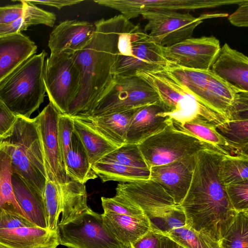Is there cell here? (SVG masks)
<instances>
[{
	"label": "cell",
	"instance_id": "cell-1",
	"mask_svg": "<svg viewBox=\"0 0 248 248\" xmlns=\"http://www.w3.org/2000/svg\"><path fill=\"white\" fill-rule=\"evenodd\" d=\"M131 23L122 15L94 23L95 30L92 39L72 54L80 73V89L66 114L72 117H88L108 91L114 77L112 71L119 36Z\"/></svg>",
	"mask_w": 248,
	"mask_h": 248
},
{
	"label": "cell",
	"instance_id": "cell-2",
	"mask_svg": "<svg viewBox=\"0 0 248 248\" xmlns=\"http://www.w3.org/2000/svg\"><path fill=\"white\" fill-rule=\"evenodd\" d=\"M46 55L45 50L33 55L0 83V102L16 117L30 118L44 102Z\"/></svg>",
	"mask_w": 248,
	"mask_h": 248
},
{
	"label": "cell",
	"instance_id": "cell-3",
	"mask_svg": "<svg viewBox=\"0 0 248 248\" xmlns=\"http://www.w3.org/2000/svg\"><path fill=\"white\" fill-rule=\"evenodd\" d=\"M136 75L156 92L166 110L162 114L172 121L183 123L202 118L217 125L227 120L205 106L165 69L155 72L138 71Z\"/></svg>",
	"mask_w": 248,
	"mask_h": 248
},
{
	"label": "cell",
	"instance_id": "cell-4",
	"mask_svg": "<svg viewBox=\"0 0 248 248\" xmlns=\"http://www.w3.org/2000/svg\"><path fill=\"white\" fill-rule=\"evenodd\" d=\"M3 140L10 146L13 171L43 195L46 175L34 119L17 117L10 135Z\"/></svg>",
	"mask_w": 248,
	"mask_h": 248
},
{
	"label": "cell",
	"instance_id": "cell-5",
	"mask_svg": "<svg viewBox=\"0 0 248 248\" xmlns=\"http://www.w3.org/2000/svg\"><path fill=\"white\" fill-rule=\"evenodd\" d=\"M168 61L159 46L149 41L148 34L131 22L119 36L112 73L114 76H135L138 71H160Z\"/></svg>",
	"mask_w": 248,
	"mask_h": 248
},
{
	"label": "cell",
	"instance_id": "cell-6",
	"mask_svg": "<svg viewBox=\"0 0 248 248\" xmlns=\"http://www.w3.org/2000/svg\"><path fill=\"white\" fill-rule=\"evenodd\" d=\"M138 145L149 169L194 156L204 149L215 150L196 137L176 129L171 122Z\"/></svg>",
	"mask_w": 248,
	"mask_h": 248
},
{
	"label": "cell",
	"instance_id": "cell-7",
	"mask_svg": "<svg viewBox=\"0 0 248 248\" xmlns=\"http://www.w3.org/2000/svg\"><path fill=\"white\" fill-rule=\"evenodd\" d=\"M44 82L49 102L60 113L67 114L80 89V73L72 54L50 53L45 63Z\"/></svg>",
	"mask_w": 248,
	"mask_h": 248
},
{
	"label": "cell",
	"instance_id": "cell-8",
	"mask_svg": "<svg viewBox=\"0 0 248 248\" xmlns=\"http://www.w3.org/2000/svg\"><path fill=\"white\" fill-rule=\"evenodd\" d=\"M59 245L68 248H127L105 225L101 214L89 207L73 220L58 224Z\"/></svg>",
	"mask_w": 248,
	"mask_h": 248
},
{
	"label": "cell",
	"instance_id": "cell-9",
	"mask_svg": "<svg viewBox=\"0 0 248 248\" xmlns=\"http://www.w3.org/2000/svg\"><path fill=\"white\" fill-rule=\"evenodd\" d=\"M147 23L144 31H149L148 40L162 46H169L192 37L196 28L203 20L223 17L227 13H210L195 17L189 13L155 10L141 14Z\"/></svg>",
	"mask_w": 248,
	"mask_h": 248
},
{
	"label": "cell",
	"instance_id": "cell-10",
	"mask_svg": "<svg viewBox=\"0 0 248 248\" xmlns=\"http://www.w3.org/2000/svg\"><path fill=\"white\" fill-rule=\"evenodd\" d=\"M158 102L156 92L140 77L114 76L111 86L88 116L127 110Z\"/></svg>",
	"mask_w": 248,
	"mask_h": 248
},
{
	"label": "cell",
	"instance_id": "cell-11",
	"mask_svg": "<svg viewBox=\"0 0 248 248\" xmlns=\"http://www.w3.org/2000/svg\"><path fill=\"white\" fill-rule=\"evenodd\" d=\"M56 232L37 226L15 212L0 210V248H56Z\"/></svg>",
	"mask_w": 248,
	"mask_h": 248
},
{
	"label": "cell",
	"instance_id": "cell-12",
	"mask_svg": "<svg viewBox=\"0 0 248 248\" xmlns=\"http://www.w3.org/2000/svg\"><path fill=\"white\" fill-rule=\"evenodd\" d=\"M148 218L152 230L163 235L186 226L184 212L180 204L159 186L142 192L135 201Z\"/></svg>",
	"mask_w": 248,
	"mask_h": 248
},
{
	"label": "cell",
	"instance_id": "cell-13",
	"mask_svg": "<svg viewBox=\"0 0 248 248\" xmlns=\"http://www.w3.org/2000/svg\"><path fill=\"white\" fill-rule=\"evenodd\" d=\"M61 113L49 102L34 120L43 155L46 179L58 186L69 182L62 160L58 139V123Z\"/></svg>",
	"mask_w": 248,
	"mask_h": 248
},
{
	"label": "cell",
	"instance_id": "cell-14",
	"mask_svg": "<svg viewBox=\"0 0 248 248\" xmlns=\"http://www.w3.org/2000/svg\"><path fill=\"white\" fill-rule=\"evenodd\" d=\"M220 47L219 40L213 35L191 37L169 46H159L168 61L183 67L204 70H210Z\"/></svg>",
	"mask_w": 248,
	"mask_h": 248
},
{
	"label": "cell",
	"instance_id": "cell-15",
	"mask_svg": "<svg viewBox=\"0 0 248 248\" xmlns=\"http://www.w3.org/2000/svg\"><path fill=\"white\" fill-rule=\"evenodd\" d=\"M196 155L150 169L149 179L158 184L177 204L181 203L189 189Z\"/></svg>",
	"mask_w": 248,
	"mask_h": 248
},
{
	"label": "cell",
	"instance_id": "cell-16",
	"mask_svg": "<svg viewBox=\"0 0 248 248\" xmlns=\"http://www.w3.org/2000/svg\"><path fill=\"white\" fill-rule=\"evenodd\" d=\"M95 30L94 24L87 21L73 19L60 22L49 35L50 53L73 54L80 50L92 39Z\"/></svg>",
	"mask_w": 248,
	"mask_h": 248
},
{
	"label": "cell",
	"instance_id": "cell-17",
	"mask_svg": "<svg viewBox=\"0 0 248 248\" xmlns=\"http://www.w3.org/2000/svg\"><path fill=\"white\" fill-rule=\"evenodd\" d=\"M165 111L160 101L139 108L130 120L125 143L138 144L162 130L171 122L169 117L162 114Z\"/></svg>",
	"mask_w": 248,
	"mask_h": 248
},
{
	"label": "cell",
	"instance_id": "cell-18",
	"mask_svg": "<svg viewBox=\"0 0 248 248\" xmlns=\"http://www.w3.org/2000/svg\"><path fill=\"white\" fill-rule=\"evenodd\" d=\"M210 70L242 91H248V58L227 43L220 47Z\"/></svg>",
	"mask_w": 248,
	"mask_h": 248
},
{
	"label": "cell",
	"instance_id": "cell-19",
	"mask_svg": "<svg viewBox=\"0 0 248 248\" xmlns=\"http://www.w3.org/2000/svg\"><path fill=\"white\" fill-rule=\"evenodd\" d=\"M37 49L35 43L21 32L0 37V83Z\"/></svg>",
	"mask_w": 248,
	"mask_h": 248
},
{
	"label": "cell",
	"instance_id": "cell-20",
	"mask_svg": "<svg viewBox=\"0 0 248 248\" xmlns=\"http://www.w3.org/2000/svg\"><path fill=\"white\" fill-rule=\"evenodd\" d=\"M101 215L107 228L127 248L152 229L145 214L129 216L104 212Z\"/></svg>",
	"mask_w": 248,
	"mask_h": 248
},
{
	"label": "cell",
	"instance_id": "cell-21",
	"mask_svg": "<svg viewBox=\"0 0 248 248\" xmlns=\"http://www.w3.org/2000/svg\"><path fill=\"white\" fill-rule=\"evenodd\" d=\"M12 184L15 198L27 218L37 226L48 229L43 195L14 172Z\"/></svg>",
	"mask_w": 248,
	"mask_h": 248
},
{
	"label": "cell",
	"instance_id": "cell-22",
	"mask_svg": "<svg viewBox=\"0 0 248 248\" xmlns=\"http://www.w3.org/2000/svg\"><path fill=\"white\" fill-rule=\"evenodd\" d=\"M227 120L216 125L233 155L248 156V110L229 112Z\"/></svg>",
	"mask_w": 248,
	"mask_h": 248
},
{
	"label": "cell",
	"instance_id": "cell-23",
	"mask_svg": "<svg viewBox=\"0 0 248 248\" xmlns=\"http://www.w3.org/2000/svg\"><path fill=\"white\" fill-rule=\"evenodd\" d=\"M139 108L79 118L90 122L101 134L120 147L126 143V135L130 120Z\"/></svg>",
	"mask_w": 248,
	"mask_h": 248
},
{
	"label": "cell",
	"instance_id": "cell-24",
	"mask_svg": "<svg viewBox=\"0 0 248 248\" xmlns=\"http://www.w3.org/2000/svg\"><path fill=\"white\" fill-rule=\"evenodd\" d=\"M72 118L74 130L85 148L92 165L118 147L97 131L90 122Z\"/></svg>",
	"mask_w": 248,
	"mask_h": 248
},
{
	"label": "cell",
	"instance_id": "cell-25",
	"mask_svg": "<svg viewBox=\"0 0 248 248\" xmlns=\"http://www.w3.org/2000/svg\"><path fill=\"white\" fill-rule=\"evenodd\" d=\"M64 165L67 175L80 183L85 184L88 180L98 177L75 130L72 135L70 146L65 156Z\"/></svg>",
	"mask_w": 248,
	"mask_h": 248
},
{
	"label": "cell",
	"instance_id": "cell-26",
	"mask_svg": "<svg viewBox=\"0 0 248 248\" xmlns=\"http://www.w3.org/2000/svg\"><path fill=\"white\" fill-rule=\"evenodd\" d=\"M171 122L176 129L196 137L224 155H233L226 141L217 132V125L214 124L202 118L183 123Z\"/></svg>",
	"mask_w": 248,
	"mask_h": 248
},
{
	"label": "cell",
	"instance_id": "cell-27",
	"mask_svg": "<svg viewBox=\"0 0 248 248\" xmlns=\"http://www.w3.org/2000/svg\"><path fill=\"white\" fill-rule=\"evenodd\" d=\"M13 172L10 146L8 142L3 140L0 145V210H9L27 218L14 195Z\"/></svg>",
	"mask_w": 248,
	"mask_h": 248
},
{
	"label": "cell",
	"instance_id": "cell-28",
	"mask_svg": "<svg viewBox=\"0 0 248 248\" xmlns=\"http://www.w3.org/2000/svg\"><path fill=\"white\" fill-rule=\"evenodd\" d=\"M62 217L59 224H65L74 219L89 207L84 184L73 179L60 186Z\"/></svg>",
	"mask_w": 248,
	"mask_h": 248
},
{
	"label": "cell",
	"instance_id": "cell-29",
	"mask_svg": "<svg viewBox=\"0 0 248 248\" xmlns=\"http://www.w3.org/2000/svg\"><path fill=\"white\" fill-rule=\"evenodd\" d=\"M92 168L103 183H128L150 179V169L133 168L113 161H98L92 165Z\"/></svg>",
	"mask_w": 248,
	"mask_h": 248
},
{
	"label": "cell",
	"instance_id": "cell-30",
	"mask_svg": "<svg viewBox=\"0 0 248 248\" xmlns=\"http://www.w3.org/2000/svg\"><path fill=\"white\" fill-rule=\"evenodd\" d=\"M218 172L225 186L248 180V156L223 155Z\"/></svg>",
	"mask_w": 248,
	"mask_h": 248
},
{
	"label": "cell",
	"instance_id": "cell-31",
	"mask_svg": "<svg viewBox=\"0 0 248 248\" xmlns=\"http://www.w3.org/2000/svg\"><path fill=\"white\" fill-rule=\"evenodd\" d=\"M220 244L222 248H248V211L238 212Z\"/></svg>",
	"mask_w": 248,
	"mask_h": 248
},
{
	"label": "cell",
	"instance_id": "cell-32",
	"mask_svg": "<svg viewBox=\"0 0 248 248\" xmlns=\"http://www.w3.org/2000/svg\"><path fill=\"white\" fill-rule=\"evenodd\" d=\"M59 187L53 181L46 179L43 195L47 228L52 232H56L59 215L62 213Z\"/></svg>",
	"mask_w": 248,
	"mask_h": 248
},
{
	"label": "cell",
	"instance_id": "cell-33",
	"mask_svg": "<svg viewBox=\"0 0 248 248\" xmlns=\"http://www.w3.org/2000/svg\"><path fill=\"white\" fill-rule=\"evenodd\" d=\"M99 161H113L133 168L150 169L136 144L125 143Z\"/></svg>",
	"mask_w": 248,
	"mask_h": 248
},
{
	"label": "cell",
	"instance_id": "cell-34",
	"mask_svg": "<svg viewBox=\"0 0 248 248\" xmlns=\"http://www.w3.org/2000/svg\"><path fill=\"white\" fill-rule=\"evenodd\" d=\"M101 199L105 213L110 212L129 216L144 215L139 207L116 195L112 198L102 197Z\"/></svg>",
	"mask_w": 248,
	"mask_h": 248
},
{
	"label": "cell",
	"instance_id": "cell-35",
	"mask_svg": "<svg viewBox=\"0 0 248 248\" xmlns=\"http://www.w3.org/2000/svg\"><path fill=\"white\" fill-rule=\"evenodd\" d=\"M230 202L237 212L248 211V180L225 186Z\"/></svg>",
	"mask_w": 248,
	"mask_h": 248
},
{
	"label": "cell",
	"instance_id": "cell-36",
	"mask_svg": "<svg viewBox=\"0 0 248 248\" xmlns=\"http://www.w3.org/2000/svg\"><path fill=\"white\" fill-rule=\"evenodd\" d=\"M74 130L73 118L67 114H60L58 123V139L63 164L70 146L71 137Z\"/></svg>",
	"mask_w": 248,
	"mask_h": 248
},
{
	"label": "cell",
	"instance_id": "cell-37",
	"mask_svg": "<svg viewBox=\"0 0 248 248\" xmlns=\"http://www.w3.org/2000/svg\"><path fill=\"white\" fill-rule=\"evenodd\" d=\"M13 1H17L20 3L0 7V27L7 25L24 16L34 6L26 0Z\"/></svg>",
	"mask_w": 248,
	"mask_h": 248
},
{
	"label": "cell",
	"instance_id": "cell-38",
	"mask_svg": "<svg viewBox=\"0 0 248 248\" xmlns=\"http://www.w3.org/2000/svg\"><path fill=\"white\" fill-rule=\"evenodd\" d=\"M17 117L0 102V137H8L14 128Z\"/></svg>",
	"mask_w": 248,
	"mask_h": 248
},
{
	"label": "cell",
	"instance_id": "cell-39",
	"mask_svg": "<svg viewBox=\"0 0 248 248\" xmlns=\"http://www.w3.org/2000/svg\"><path fill=\"white\" fill-rule=\"evenodd\" d=\"M163 234L151 229L129 248H162Z\"/></svg>",
	"mask_w": 248,
	"mask_h": 248
},
{
	"label": "cell",
	"instance_id": "cell-40",
	"mask_svg": "<svg viewBox=\"0 0 248 248\" xmlns=\"http://www.w3.org/2000/svg\"><path fill=\"white\" fill-rule=\"evenodd\" d=\"M229 22L237 27L248 26V0H243L236 10L228 17Z\"/></svg>",
	"mask_w": 248,
	"mask_h": 248
},
{
	"label": "cell",
	"instance_id": "cell-41",
	"mask_svg": "<svg viewBox=\"0 0 248 248\" xmlns=\"http://www.w3.org/2000/svg\"><path fill=\"white\" fill-rule=\"evenodd\" d=\"M26 0L28 2L36 6L38 4L44 5L53 7L59 10L63 7L75 5L83 1L82 0Z\"/></svg>",
	"mask_w": 248,
	"mask_h": 248
},
{
	"label": "cell",
	"instance_id": "cell-42",
	"mask_svg": "<svg viewBox=\"0 0 248 248\" xmlns=\"http://www.w3.org/2000/svg\"><path fill=\"white\" fill-rule=\"evenodd\" d=\"M162 248H185L170 238L163 235Z\"/></svg>",
	"mask_w": 248,
	"mask_h": 248
},
{
	"label": "cell",
	"instance_id": "cell-43",
	"mask_svg": "<svg viewBox=\"0 0 248 248\" xmlns=\"http://www.w3.org/2000/svg\"><path fill=\"white\" fill-rule=\"evenodd\" d=\"M3 139L0 137V145L2 143V142H3Z\"/></svg>",
	"mask_w": 248,
	"mask_h": 248
}]
</instances>
